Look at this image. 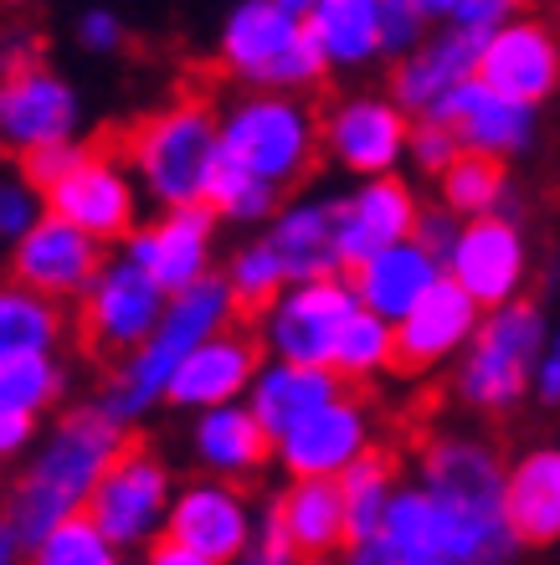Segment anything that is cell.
<instances>
[{
  "label": "cell",
  "instance_id": "1",
  "mask_svg": "<svg viewBox=\"0 0 560 565\" xmlns=\"http://www.w3.org/2000/svg\"><path fill=\"white\" fill-rule=\"evenodd\" d=\"M129 447L124 422H114L98 402L62 412L42 431V443L31 447L27 473L15 478L11 499H6V520L21 535V545H36L46 530H57L73 514H88L93 489L104 483L114 458Z\"/></svg>",
  "mask_w": 560,
  "mask_h": 565
},
{
  "label": "cell",
  "instance_id": "2",
  "mask_svg": "<svg viewBox=\"0 0 560 565\" xmlns=\"http://www.w3.org/2000/svg\"><path fill=\"white\" fill-rule=\"evenodd\" d=\"M226 324H236V298L222 273H211L207 282H196V288L170 298L160 329L108 371L104 391H98V406H104L114 422H124V427L149 417L155 406H165L170 381H176V371L186 365V355Z\"/></svg>",
  "mask_w": 560,
  "mask_h": 565
},
{
  "label": "cell",
  "instance_id": "3",
  "mask_svg": "<svg viewBox=\"0 0 560 565\" xmlns=\"http://www.w3.org/2000/svg\"><path fill=\"white\" fill-rule=\"evenodd\" d=\"M416 483L463 524L478 565L515 561L519 535H515V524H509V504H504L509 468H504L499 452L484 437H463V431L432 437L422 447V458H416Z\"/></svg>",
  "mask_w": 560,
  "mask_h": 565
},
{
  "label": "cell",
  "instance_id": "4",
  "mask_svg": "<svg viewBox=\"0 0 560 565\" xmlns=\"http://www.w3.org/2000/svg\"><path fill=\"white\" fill-rule=\"evenodd\" d=\"M124 160L145 185V201L160 211L170 206H201L211 185V170L222 160V114L201 98L155 108L124 145Z\"/></svg>",
  "mask_w": 560,
  "mask_h": 565
},
{
  "label": "cell",
  "instance_id": "5",
  "mask_svg": "<svg viewBox=\"0 0 560 565\" xmlns=\"http://www.w3.org/2000/svg\"><path fill=\"white\" fill-rule=\"evenodd\" d=\"M216 57L236 83L263 93H304L329 77L304 15L283 11L278 0H236L216 31Z\"/></svg>",
  "mask_w": 560,
  "mask_h": 565
},
{
  "label": "cell",
  "instance_id": "6",
  "mask_svg": "<svg viewBox=\"0 0 560 565\" xmlns=\"http://www.w3.org/2000/svg\"><path fill=\"white\" fill-rule=\"evenodd\" d=\"M546 313L530 298H515L504 309H488L473 344L453 365V391L468 412L499 417L525 402V391H535V371L546 355Z\"/></svg>",
  "mask_w": 560,
  "mask_h": 565
},
{
  "label": "cell",
  "instance_id": "7",
  "mask_svg": "<svg viewBox=\"0 0 560 565\" xmlns=\"http://www.w3.org/2000/svg\"><path fill=\"white\" fill-rule=\"evenodd\" d=\"M222 149L236 164H247L252 175L273 180V185H294L319 160V119L298 93H263L247 88L222 114Z\"/></svg>",
  "mask_w": 560,
  "mask_h": 565
},
{
  "label": "cell",
  "instance_id": "8",
  "mask_svg": "<svg viewBox=\"0 0 560 565\" xmlns=\"http://www.w3.org/2000/svg\"><path fill=\"white\" fill-rule=\"evenodd\" d=\"M176 473L170 462L149 443H129L104 473V483L93 489L88 520L114 540L118 551H149L155 540H165L170 524V504H176Z\"/></svg>",
  "mask_w": 560,
  "mask_h": 565
},
{
  "label": "cell",
  "instance_id": "9",
  "mask_svg": "<svg viewBox=\"0 0 560 565\" xmlns=\"http://www.w3.org/2000/svg\"><path fill=\"white\" fill-rule=\"evenodd\" d=\"M360 298H355L350 273L339 278H314V282H288L273 303L263 309V350L273 360H294V365H329L335 344L345 334Z\"/></svg>",
  "mask_w": 560,
  "mask_h": 565
},
{
  "label": "cell",
  "instance_id": "10",
  "mask_svg": "<svg viewBox=\"0 0 560 565\" xmlns=\"http://www.w3.org/2000/svg\"><path fill=\"white\" fill-rule=\"evenodd\" d=\"M139 206H145V185L134 175L129 160H118L114 149H93L73 164V175H62L52 191H46V211L62 216V222L83 226L88 237L124 242L139 232Z\"/></svg>",
  "mask_w": 560,
  "mask_h": 565
},
{
  "label": "cell",
  "instance_id": "11",
  "mask_svg": "<svg viewBox=\"0 0 560 565\" xmlns=\"http://www.w3.org/2000/svg\"><path fill=\"white\" fill-rule=\"evenodd\" d=\"M325 154L355 180L397 175L412 145V114L391 93H350L319 119Z\"/></svg>",
  "mask_w": 560,
  "mask_h": 565
},
{
  "label": "cell",
  "instance_id": "12",
  "mask_svg": "<svg viewBox=\"0 0 560 565\" xmlns=\"http://www.w3.org/2000/svg\"><path fill=\"white\" fill-rule=\"evenodd\" d=\"M165 309H170V294L145 268H134L129 257L118 253L114 263H104L98 282L83 294V340L98 355L124 360L160 329Z\"/></svg>",
  "mask_w": 560,
  "mask_h": 565
},
{
  "label": "cell",
  "instance_id": "13",
  "mask_svg": "<svg viewBox=\"0 0 560 565\" xmlns=\"http://www.w3.org/2000/svg\"><path fill=\"white\" fill-rule=\"evenodd\" d=\"M77 135H83V93L73 88V77L36 62L0 83V145L15 160H27L46 145H67Z\"/></svg>",
  "mask_w": 560,
  "mask_h": 565
},
{
  "label": "cell",
  "instance_id": "14",
  "mask_svg": "<svg viewBox=\"0 0 560 565\" xmlns=\"http://www.w3.org/2000/svg\"><path fill=\"white\" fill-rule=\"evenodd\" d=\"M263 530V514L252 509L247 489L242 483H226V478H196V483H180L176 504H170V524L165 535L191 545L196 555H211L222 565H236L252 551V540Z\"/></svg>",
  "mask_w": 560,
  "mask_h": 565
},
{
  "label": "cell",
  "instance_id": "15",
  "mask_svg": "<svg viewBox=\"0 0 560 565\" xmlns=\"http://www.w3.org/2000/svg\"><path fill=\"white\" fill-rule=\"evenodd\" d=\"M124 257L134 268H145L170 298L186 294V288L211 278V263H216V211L207 201L201 206L160 211L155 222H139V232L124 242Z\"/></svg>",
  "mask_w": 560,
  "mask_h": 565
},
{
  "label": "cell",
  "instance_id": "16",
  "mask_svg": "<svg viewBox=\"0 0 560 565\" xmlns=\"http://www.w3.org/2000/svg\"><path fill=\"white\" fill-rule=\"evenodd\" d=\"M416 222H422V201H416V191L401 175L355 180V191L335 195V237H339L345 273H355L381 247L412 242Z\"/></svg>",
  "mask_w": 560,
  "mask_h": 565
},
{
  "label": "cell",
  "instance_id": "17",
  "mask_svg": "<svg viewBox=\"0 0 560 565\" xmlns=\"http://www.w3.org/2000/svg\"><path fill=\"white\" fill-rule=\"evenodd\" d=\"M98 273H104V242L88 237L83 226L52 216V211L11 247V278L36 288L52 303L83 298L98 282Z\"/></svg>",
  "mask_w": 560,
  "mask_h": 565
},
{
  "label": "cell",
  "instance_id": "18",
  "mask_svg": "<svg viewBox=\"0 0 560 565\" xmlns=\"http://www.w3.org/2000/svg\"><path fill=\"white\" fill-rule=\"evenodd\" d=\"M447 278L463 282L484 309H504L525 298V278H530V242L519 232L515 216H478L463 222L453 257H447Z\"/></svg>",
  "mask_w": 560,
  "mask_h": 565
},
{
  "label": "cell",
  "instance_id": "19",
  "mask_svg": "<svg viewBox=\"0 0 560 565\" xmlns=\"http://www.w3.org/2000/svg\"><path fill=\"white\" fill-rule=\"evenodd\" d=\"M427 119L447 124L468 154H488V160H519L535 145V104H519L509 93L488 88L484 77H468L457 93H447Z\"/></svg>",
  "mask_w": 560,
  "mask_h": 565
},
{
  "label": "cell",
  "instance_id": "20",
  "mask_svg": "<svg viewBox=\"0 0 560 565\" xmlns=\"http://www.w3.org/2000/svg\"><path fill=\"white\" fill-rule=\"evenodd\" d=\"M484 303L463 288V282L443 278L406 319L397 324V371L422 375L437 371L447 360H457L473 344L478 324H484Z\"/></svg>",
  "mask_w": 560,
  "mask_h": 565
},
{
  "label": "cell",
  "instance_id": "21",
  "mask_svg": "<svg viewBox=\"0 0 560 565\" xmlns=\"http://www.w3.org/2000/svg\"><path fill=\"white\" fill-rule=\"evenodd\" d=\"M263 365H267L263 344L252 340V334H242L236 324H226L186 355V365L170 381L165 406H176V412H211V406L247 402V391Z\"/></svg>",
  "mask_w": 560,
  "mask_h": 565
},
{
  "label": "cell",
  "instance_id": "22",
  "mask_svg": "<svg viewBox=\"0 0 560 565\" xmlns=\"http://www.w3.org/2000/svg\"><path fill=\"white\" fill-rule=\"evenodd\" d=\"M478 77L488 88L540 108L560 88V36L535 15H515L509 26H499L484 42Z\"/></svg>",
  "mask_w": 560,
  "mask_h": 565
},
{
  "label": "cell",
  "instance_id": "23",
  "mask_svg": "<svg viewBox=\"0 0 560 565\" xmlns=\"http://www.w3.org/2000/svg\"><path fill=\"white\" fill-rule=\"evenodd\" d=\"M484 42L478 31H463V26H437L427 42L406 52L397 62V77H391V98H397L412 119H427L432 108L443 104L447 93H457L468 77H478V57H484Z\"/></svg>",
  "mask_w": 560,
  "mask_h": 565
},
{
  "label": "cell",
  "instance_id": "24",
  "mask_svg": "<svg viewBox=\"0 0 560 565\" xmlns=\"http://www.w3.org/2000/svg\"><path fill=\"white\" fill-rule=\"evenodd\" d=\"M278 462L288 478H339L370 452V412L355 396H339L309 422L278 437Z\"/></svg>",
  "mask_w": 560,
  "mask_h": 565
},
{
  "label": "cell",
  "instance_id": "25",
  "mask_svg": "<svg viewBox=\"0 0 560 565\" xmlns=\"http://www.w3.org/2000/svg\"><path fill=\"white\" fill-rule=\"evenodd\" d=\"M385 545L401 565H478L463 524L432 499L422 483H401L391 499V514L381 524Z\"/></svg>",
  "mask_w": 560,
  "mask_h": 565
},
{
  "label": "cell",
  "instance_id": "26",
  "mask_svg": "<svg viewBox=\"0 0 560 565\" xmlns=\"http://www.w3.org/2000/svg\"><path fill=\"white\" fill-rule=\"evenodd\" d=\"M443 278H447V268L416 237L397 242V247H381V253L366 257V263L350 273L360 309L381 313V319H391V324H401V319H406V313H412Z\"/></svg>",
  "mask_w": 560,
  "mask_h": 565
},
{
  "label": "cell",
  "instance_id": "27",
  "mask_svg": "<svg viewBox=\"0 0 560 565\" xmlns=\"http://www.w3.org/2000/svg\"><path fill=\"white\" fill-rule=\"evenodd\" d=\"M273 437L257 422L247 402L232 406H211V412H196L191 427V458L201 462L207 478H226V483H247L252 473H263V462L273 458Z\"/></svg>",
  "mask_w": 560,
  "mask_h": 565
},
{
  "label": "cell",
  "instance_id": "28",
  "mask_svg": "<svg viewBox=\"0 0 560 565\" xmlns=\"http://www.w3.org/2000/svg\"><path fill=\"white\" fill-rule=\"evenodd\" d=\"M345 396V381H339L329 365H294V360H267L257 381L247 391V406L257 412V422L267 427V437L278 443L298 422H309L314 412H325L329 402Z\"/></svg>",
  "mask_w": 560,
  "mask_h": 565
},
{
  "label": "cell",
  "instance_id": "29",
  "mask_svg": "<svg viewBox=\"0 0 560 565\" xmlns=\"http://www.w3.org/2000/svg\"><path fill=\"white\" fill-rule=\"evenodd\" d=\"M273 242V253L283 257L288 282H314V278H339V237H335V195L329 201H288L273 211V222L263 232Z\"/></svg>",
  "mask_w": 560,
  "mask_h": 565
},
{
  "label": "cell",
  "instance_id": "30",
  "mask_svg": "<svg viewBox=\"0 0 560 565\" xmlns=\"http://www.w3.org/2000/svg\"><path fill=\"white\" fill-rule=\"evenodd\" d=\"M273 514H278L283 535L304 561H325V555L350 545L339 478H288V489L273 499Z\"/></svg>",
  "mask_w": 560,
  "mask_h": 565
},
{
  "label": "cell",
  "instance_id": "31",
  "mask_svg": "<svg viewBox=\"0 0 560 565\" xmlns=\"http://www.w3.org/2000/svg\"><path fill=\"white\" fill-rule=\"evenodd\" d=\"M509 524H515L519 545H556L560 540V452L556 447H535L525 458L509 462Z\"/></svg>",
  "mask_w": 560,
  "mask_h": 565
},
{
  "label": "cell",
  "instance_id": "32",
  "mask_svg": "<svg viewBox=\"0 0 560 565\" xmlns=\"http://www.w3.org/2000/svg\"><path fill=\"white\" fill-rule=\"evenodd\" d=\"M314 46L325 52L329 73H360L376 57H385L381 46V0H319L304 15Z\"/></svg>",
  "mask_w": 560,
  "mask_h": 565
},
{
  "label": "cell",
  "instance_id": "33",
  "mask_svg": "<svg viewBox=\"0 0 560 565\" xmlns=\"http://www.w3.org/2000/svg\"><path fill=\"white\" fill-rule=\"evenodd\" d=\"M62 334V303L42 298L27 282H0V360L21 355H57Z\"/></svg>",
  "mask_w": 560,
  "mask_h": 565
},
{
  "label": "cell",
  "instance_id": "34",
  "mask_svg": "<svg viewBox=\"0 0 560 565\" xmlns=\"http://www.w3.org/2000/svg\"><path fill=\"white\" fill-rule=\"evenodd\" d=\"M437 191H443V206L453 211V216H463V222H478V216H515L519 211L515 185L504 175V160L468 154V149L443 170Z\"/></svg>",
  "mask_w": 560,
  "mask_h": 565
},
{
  "label": "cell",
  "instance_id": "35",
  "mask_svg": "<svg viewBox=\"0 0 560 565\" xmlns=\"http://www.w3.org/2000/svg\"><path fill=\"white\" fill-rule=\"evenodd\" d=\"M397 489H401L397 468H391V458H385V452H376V447H370V452L355 462V468H345V473H339V493H345L350 540L381 535V524H385V514H391V499H397Z\"/></svg>",
  "mask_w": 560,
  "mask_h": 565
},
{
  "label": "cell",
  "instance_id": "36",
  "mask_svg": "<svg viewBox=\"0 0 560 565\" xmlns=\"http://www.w3.org/2000/svg\"><path fill=\"white\" fill-rule=\"evenodd\" d=\"M207 206L216 211V222H232V226H257V222H273L278 211V185L263 175H252L247 164H236L232 154L222 149V160L211 170V185H207Z\"/></svg>",
  "mask_w": 560,
  "mask_h": 565
},
{
  "label": "cell",
  "instance_id": "37",
  "mask_svg": "<svg viewBox=\"0 0 560 565\" xmlns=\"http://www.w3.org/2000/svg\"><path fill=\"white\" fill-rule=\"evenodd\" d=\"M329 371H335L345 386H355V381H376V375L397 371V324L381 319V313L360 309L350 324H345V334H339Z\"/></svg>",
  "mask_w": 560,
  "mask_h": 565
},
{
  "label": "cell",
  "instance_id": "38",
  "mask_svg": "<svg viewBox=\"0 0 560 565\" xmlns=\"http://www.w3.org/2000/svg\"><path fill=\"white\" fill-rule=\"evenodd\" d=\"M67 371L57 355H21L0 360V417H42L62 402Z\"/></svg>",
  "mask_w": 560,
  "mask_h": 565
},
{
  "label": "cell",
  "instance_id": "39",
  "mask_svg": "<svg viewBox=\"0 0 560 565\" xmlns=\"http://www.w3.org/2000/svg\"><path fill=\"white\" fill-rule=\"evenodd\" d=\"M222 278H226V288H232L236 309H257V313L288 288V268H283V257L273 253V242L267 237L242 242V247L226 257Z\"/></svg>",
  "mask_w": 560,
  "mask_h": 565
},
{
  "label": "cell",
  "instance_id": "40",
  "mask_svg": "<svg viewBox=\"0 0 560 565\" xmlns=\"http://www.w3.org/2000/svg\"><path fill=\"white\" fill-rule=\"evenodd\" d=\"M27 565H124V551H118L88 514H73V520H62L57 530H46V535L31 545Z\"/></svg>",
  "mask_w": 560,
  "mask_h": 565
},
{
  "label": "cell",
  "instance_id": "41",
  "mask_svg": "<svg viewBox=\"0 0 560 565\" xmlns=\"http://www.w3.org/2000/svg\"><path fill=\"white\" fill-rule=\"evenodd\" d=\"M42 216H46V191H36L27 175H0V247H6V253H11Z\"/></svg>",
  "mask_w": 560,
  "mask_h": 565
},
{
  "label": "cell",
  "instance_id": "42",
  "mask_svg": "<svg viewBox=\"0 0 560 565\" xmlns=\"http://www.w3.org/2000/svg\"><path fill=\"white\" fill-rule=\"evenodd\" d=\"M427 36H432V15L416 0H381V46L391 62L416 52Z\"/></svg>",
  "mask_w": 560,
  "mask_h": 565
},
{
  "label": "cell",
  "instance_id": "43",
  "mask_svg": "<svg viewBox=\"0 0 560 565\" xmlns=\"http://www.w3.org/2000/svg\"><path fill=\"white\" fill-rule=\"evenodd\" d=\"M463 154V139L437 119H412V145H406V164L422 170V175L443 180V170Z\"/></svg>",
  "mask_w": 560,
  "mask_h": 565
},
{
  "label": "cell",
  "instance_id": "44",
  "mask_svg": "<svg viewBox=\"0 0 560 565\" xmlns=\"http://www.w3.org/2000/svg\"><path fill=\"white\" fill-rule=\"evenodd\" d=\"M88 154V145L83 139H67V145H46V149H36V154H27L21 160V175L36 185V191H52L62 175H73V164Z\"/></svg>",
  "mask_w": 560,
  "mask_h": 565
},
{
  "label": "cell",
  "instance_id": "45",
  "mask_svg": "<svg viewBox=\"0 0 560 565\" xmlns=\"http://www.w3.org/2000/svg\"><path fill=\"white\" fill-rule=\"evenodd\" d=\"M77 46L93 52V57H114L118 46H124V21H118V11L88 6V11L77 15Z\"/></svg>",
  "mask_w": 560,
  "mask_h": 565
},
{
  "label": "cell",
  "instance_id": "46",
  "mask_svg": "<svg viewBox=\"0 0 560 565\" xmlns=\"http://www.w3.org/2000/svg\"><path fill=\"white\" fill-rule=\"evenodd\" d=\"M236 565H304V555L288 545V535H283L278 514H273V504L263 509V530H257V540H252V551L242 555Z\"/></svg>",
  "mask_w": 560,
  "mask_h": 565
},
{
  "label": "cell",
  "instance_id": "47",
  "mask_svg": "<svg viewBox=\"0 0 560 565\" xmlns=\"http://www.w3.org/2000/svg\"><path fill=\"white\" fill-rule=\"evenodd\" d=\"M457 237H463V216H453L447 206H422V222H416V242L427 247L437 263L447 268V257H453Z\"/></svg>",
  "mask_w": 560,
  "mask_h": 565
},
{
  "label": "cell",
  "instance_id": "48",
  "mask_svg": "<svg viewBox=\"0 0 560 565\" xmlns=\"http://www.w3.org/2000/svg\"><path fill=\"white\" fill-rule=\"evenodd\" d=\"M519 15V0H463L453 11V26L478 31V36H494L499 26H509Z\"/></svg>",
  "mask_w": 560,
  "mask_h": 565
},
{
  "label": "cell",
  "instance_id": "49",
  "mask_svg": "<svg viewBox=\"0 0 560 565\" xmlns=\"http://www.w3.org/2000/svg\"><path fill=\"white\" fill-rule=\"evenodd\" d=\"M27 67H36V36L6 26L0 31V83L15 77V73H27Z\"/></svg>",
  "mask_w": 560,
  "mask_h": 565
},
{
  "label": "cell",
  "instance_id": "50",
  "mask_svg": "<svg viewBox=\"0 0 560 565\" xmlns=\"http://www.w3.org/2000/svg\"><path fill=\"white\" fill-rule=\"evenodd\" d=\"M36 443H42L36 437V417H0V462L31 458Z\"/></svg>",
  "mask_w": 560,
  "mask_h": 565
},
{
  "label": "cell",
  "instance_id": "51",
  "mask_svg": "<svg viewBox=\"0 0 560 565\" xmlns=\"http://www.w3.org/2000/svg\"><path fill=\"white\" fill-rule=\"evenodd\" d=\"M535 396H540V406H560V329H550L546 340V355L535 371Z\"/></svg>",
  "mask_w": 560,
  "mask_h": 565
},
{
  "label": "cell",
  "instance_id": "52",
  "mask_svg": "<svg viewBox=\"0 0 560 565\" xmlns=\"http://www.w3.org/2000/svg\"><path fill=\"white\" fill-rule=\"evenodd\" d=\"M339 565H401L397 551L385 545V535H370V540H350L339 551Z\"/></svg>",
  "mask_w": 560,
  "mask_h": 565
},
{
  "label": "cell",
  "instance_id": "53",
  "mask_svg": "<svg viewBox=\"0 0 560 565\" xmlns=\"http://www.w3.org/2000/svg\"><path fill=\"white\" fill-rule=\"evenodd\" d=\"M145 565H222V561H211V555H196L191 545H180V540H155L145 551Z\"/></svg>",
  "mask_w": 560,
  "mask_h": 565
},
{
  "label": "cell",
  "instance_id": "54",
  "mask_svg": "<svg viewBox=\"0 0 560 565\" xmlns=\"http://www.w3.org/2000/svg\"><path fill=\"white\" fill-rule=\"evenodd\" d=\"M0 565H27V545H21V535L11 530L6 514H0Z\"/></svg>",
  "mask_w": 560,
  "mask_h": 565
},
{
  "label": "cell",
  "instance_id": "55",
  "mask_svg": "<svg viewBox=\"0 0 560 565\" xmlns=\"http://www.w3.org/2000/svg\"><path fill=\"white\" fill-rule=\"evenodd\" d=\"M416 6H422V11L432 15V26H447V21H453V11L463 6V0H416Z\"/></svg>",
  "mask_w": 560,
  "mask_h": 565
},
{
  "label": "cell",
  "instance_id": "56",
  "mask_svg": "<svg viewBox=\"0 0 560 565\" xmlns=\"http://www.w3.org/2000/svg\"><path fill=\"white\" fill-rule=\"evenodd\" d=\"M278 6H283V11H294V15H309L319 0H278Z\"/></svg>",
  "mask_w": 560,
  "mask_h": 565
},
{
  "label": "cell",
  "instance_id": "57",
  "mask_svg": "<svg viewBox=\"0 0 560 565\" xmlns=\"http://www.w3.org/2000/svg\"><path fill=\"white\" fill-rule=\"evenodd\" d=\"M304 565H339V561H329V555H325V561H304Z\"/></svg>",
  "mask_w": 560,
  "mask_h": 565
},
{
  "label": "cell",
  "instance_id": "58",
  "mask_svg": "<svg viewBox=\"0 0 560 565\" xmlns=\"http://www.w3.org/2000/svg\"><path fill=\"white\" fill-rule=\"evenodd\" d=\"M556 452H560V447H556Z\"/></svg>",
  "mask_w": 560,
  "mask_h": 565
}]
</instances>
